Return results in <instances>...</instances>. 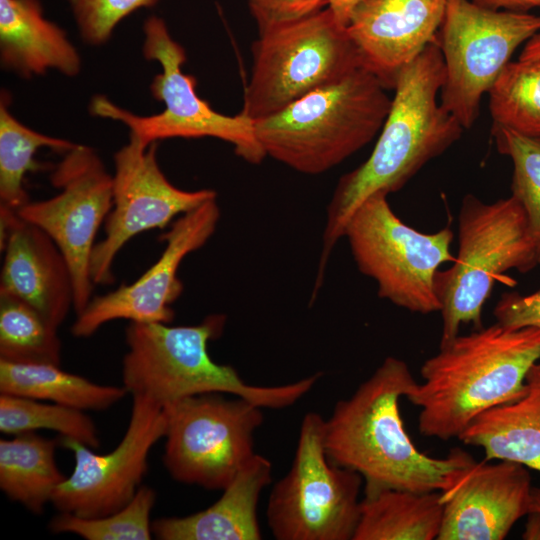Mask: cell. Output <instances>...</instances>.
Instances as JSON below:
<instances>
[{
    "mask_svg": "<svg viewBox=\"0 0 540 540\" xmlns=\"http://www.w3.org/2000/svg\"><path fill=\"white\" fill-rule=\"evenodd\" d=\"M6 93L0 101V205L17 211L28 203L24 188L27 172L42 168L34 160L42 147L65 153L76 144L34 131L19 122L8 109Z\"/></svg>",
    "mask_w": 540,
    "mask_h": 540,
    "instance_id": "obj_26",
    "label": "cell"
},
{
    "mask_svg": "<svg viewBox=\"0 0 540 540\" xmlns=\"http://www.w3.org/2000/svg\"><path fill=\"white\" fill-rule=\"evenodd\" d=\"M540 513V487H533L530 494L529 513Z\"/></svg>",
    "mask_w": 540,
    "mask_h": 540,
    "instance_id": "obj_39",
    "label": "cell"
},
{
    "mask_svg": "<svg viewBox=\"0 0 540 540\" xmlns=\"http://www.w3.org/2000/svg\"><path fill=\"white\" fill-rule=\"evenodd\" d=\"M114 166L113 206L104 222V237L95 243L90 261L95 285L114 282V260L130 239L164 229L217 196L211 189L187 191L170 183L157 161V142L145 145L130 136L114 155Z\"/></svg>",
    "mask_w": 540,
    "mask_h": 540,
    "instance_id": "obj_14",
    "label": "cell"
},
{
    "mask_svg": "<svg viewBox=\"0 0 540 540\" xmlns=\"http://www.w3.org/2000/svg\"><path fill=\"white\" fill-rule=\"evenodd\" d=\"M539 360V327L495 322L441 343L421 366L423 381L405 397L420 408V433L458 439L483 412L523 396L527 374Z\"/></svg>",
    "mask_w": 540,
    "mask_h": 540,
    "instance_id": "obj_3",
    "label": "cell"
},
{
    "mask_svg": "<svg viewBox=\"0 0 540 540\" xmlns=\"http://www.w3.org/2000/svg\"><path fill=\"white\" fill-rule=\"evenodd\" d=\"M241 113L270 116L309 92L360 67V53L329 7L301 21L259 35Z\"/></svg>",
    "mask_w": 540,
    "mask_h": 540,
    "instance_id": "obj_7",
    "label": "cell"
},
{
    "mask_svg": "<svg viewBox=\"0 0 540 540\" xmlns=\"http://www.w3.org/2000/svg\"><path fill=\"white\" fill-rule=\"evenodd\" d=\"M475 4L495 11L528 12L540 7V0H471Z\"/></svg>",
    "mask_w": 540,
    "mask_h": 540,
    "instance_id": "obj_35",
    "label": "cell"
},
{
    "mask_svg": "<svg viewBox=\"0 0 540 540\" xmlns=\"http://www.w3.org/2000/svg\"><path fill=\"white\" fill-rule=\"evenodd\" d=\"M522 533L524 540H540V513L530 512Z\"/></svg>",
    "mask_w": 540,
    "mask_h": 540,
    "instance_id": "obj_37",
    "label": "cell"
},
{
    "mask_svg": "<svg viewBox=\"0 0 540 540\" xmlns=\"http://www.w3.org/2000/svg\"><path fill=\"white\" fill-rule=\"evenodd\" d=\"M445 65L437 43L428 44L398 75L389 113L369 158L338 181L327 207L314 290L345 227L376 192L401 190L429 161L443 154L464 128L438 101Z\"/></svg>",
    "mask_w": 540,
    "mask_h": 540,
    "instance_id": "obj_1",
    "label": "cell"
},
{
    "mask_svg": "<svg viewBox=\"0 0 540 540\" xmlns=\"http://www.w3.org/2000/svg\"><path fill=\"white\" fill-rule=\"evenodd\" d=\"M360 0H330L329 8L344 26H347L350 15Z\"/></svg>",
    "mask_w": 540,
    "mask_h": 540,
    "instance_id": "obj_36",
    "label": "cell"
},
{
    "mask_svg": "<svg viewBox=\"0 0 540 540\" xmlns=\"http://www.w3.org/2000/svg\"><path fill=\"white\" fill-rule=\"evenodd\" d=\"M2 65L20 76L80 71L81 61L63 29L47 20L38 0H0Z\"/></svg>",
    "mask_w": 540,
    "mask_h": 540,
    "instance_id": "obj_21",
    "label": "cell"
},
{
    "mask_svg": "<svg viewBox=\"0 0 540 540\" xmlns=\"http://www.w3.org/2000/svg\"><path fill=\"white\" fill-rule=\"evenodd\" d=\"M164 406L133 396L131 415L120 443L109 453L96 454L70 438L60 443L71 450L75 465L56 489L51 503L59 512L84 518L102 517L125 507L141 487L152 447L164 438Z\"/></svg>",
    "mask_w": 540,
    "mask_h": 540,
    "instance_id": "obj_15",
    "label": "cell"
},
{
    "mask_svg": "<svg viewBox=\"0 0 540 540\" xmlns=\"http://www.w3.org/2000/svg\"><path fill=\"white\" fill-rule=\"evenodd\" d=\"M458 230L453 265L436 275L442 315L440 344L456 337L461 324L483 327V305L504 272L526 273L539 264L525 211L512 194L492 203L465 195Z\"/></svg>",
    "mask_w": 540,
    "mask_h": 540,
    "instance_id": "obj_6",
    "label": "cell"
},
{
    "mask_svg": "<svg viewBox=\"0 0 540 540\" xmlns=\"http://www.w3.org/2000/svg\"><path fill=\"white\" fill-rule=\"evenodd\" d=\"M225 323L223 314L187 326L130 322L125 330L123 387L132 397L162 406L190 396L228 393L261 408L283 409L305 396L320 378L317 373L273 386L245 382L232 366L216 363L209 355L208 344L222 334Z\"/></svg>",
    "mask_w": 540,
    "mask_h": 540,
    "instance_id": "obj_4",
    "label": "cell"
},
{
    "mask_svg": "<svg viewBox=\"0 0 540 540\" xmlns=\"http://www.w3.org/2000/svg\"><path fill=\"white\" fill-rule=\"evenodd\" d=\"M0 248V293L25 302L58 329L74 308L75 293L71 268L57 244L15 210L0 205Z\"/></svg>",
    "mask_w": 540,
    "mask_h": 540,
    "instance_id": "obj_18",
    "label": "cell"
},
{
    "mask_svg": "<svg viewBox=\"0 0 540 540\" xmlns=\"http://www.w3.org/2000/svg\"><path fill=\"white\" fill-rule=\"evenodd\" d=\"M387 195L376 192L354 211L346 238L358 270L373 279L378 296L410 312L441 311L436 275L453 262V232L445 227L423 233L405 224L392 210Z\"/></svg>",
    "mask_w": 540,
    "mask_h": 540,
    "instance_id": "obj_8",
    "label": "cell"
},
{
    "mask_svg": "<svg viewBox=\"0 0 540 540\" xmlns=\"http://www.w3.org/2000/svg\"><path fill=\"white\" fill-rule=\"evenodd\" d=\"M540 32V15L495 11L447 0L437 43L445 65L440 104L464 129L476 122L484 94L523 43Z\"/></svg>",
    "mask_w": 540,
    "mask_h": 540,
    "instance_id": "obj_11",
    "label": "cell"
},
{
    "mask_svg": "<svg viewBox=\"0 0 540 540\" xmlns=\"http://www.w3.org/2000/svg\"><path fill=\"white\" fill-rule=\"evenodd\" d=\"M50 429L62 437L74 439L90 448H98L100 439L93 420L83 410L21 396L0 394V431L22 434Z\"/></svg>",
    "mask_w": 540,
    "mask_h": 540,
    "instance_id": "obj_29",
    "label": "cell"
},
{
    "mask_svg": "<svg viewBox=\"0 0 540 540\" xmlns=\"http://www.w3.org/2000/svg\"><path fill=\"white\" fill-rule=\"evenodd\" d=\"M488 95L493 124L540 138V58L507 63Z\"/></svg>",
    "mask_w": 540,
    "mask_h": 540,
    "instance_id": "obj_27",
    "label": "cell"
},
{
    "mask_svg": "<svg viewBox=\"0 0 540 540\" xmlns=\"http://www.w3.org/2000/svg\"><path fill=\"white\" fill-rule=\"evenodd\" d=\"M535 58H540V32L536 33L525 43L518 59L525 60Z\"/></svg>",
    "mask_w": 540,
    "mask_h": 540,
    "instance_id": "obj_38",
    "label": "cell"
},
{
    "mask_svg": "<svg viewBox=\"0 0 540 540\" xmlns=\"http://www.w3.org/2000/svg\"><path fill=\"white\" fill-rule=\"evenodd\" d=\"M447 0H360L347 30L363 67L387 89L430 43L437 40Z\"/></svg>",
    "mask_w": 540,
    "mask_h": 540,
    "instance_id": "obj_19",
    "label": "cell"
},
{
    "mask_svg": "<svg viewBox=\"0 0 540 540\" xmlns=\"http://www.w3.org/2000/svg\"><path fill=\"white\" fill-rule=\"evenodd\" d=\"M164 408L163 463L174 480L223 490L254 456V435L263 423L260 406L241 397L208 393Z\"/></svg>",
    "mask_w": 540,
    "mask_h": 540,
    "instance_id": "obj_12",
    "label": "cell"
},
{
    "mask_svg": "<svg viewBox=\"0 0 540 540\" xmlns=\"http://www.w3.org/2000/svg\"><path fill=\"white\" fill-rule=\"evenodd\" d=\"M259 35L301 21L329 6L330 0H248Z\"/></svg>",
    "mask_w": 540,
    "mask_h": 540,
    "instance_id": "obj_33",
    "label": "cell"
},
{
    "mask_svg": "<svg viewBox=\"0 0 540 540\" xmlns=\"http://www.w3.org/2000/svg\"><path fill=\"white\" fill-rule=\"evenodd\" d=\"M363 478L333 463L324 446V418L306 413L287 474L269 495L266 519L277 540H352Z\"/></svg>",
    "mask_w": 540,
    "mask_h": 540,
    "instance_id": "obj_10",
    "label": "cell"
},
{
    "mask_svg": "<svg viewBox=\"0 0 540 540\" xmlns=\"http://www.w3.org/2000/svg\"><path fill=\"white\" fill-rule=\"evenodd\" d=\"M51 173L59 192L29 201L18 216L46 232L64 254L73 275L74 310L78 315L92 299L90 261L96 234L113 206V176L90 147L76 144Z\"/></svg>",
    "mask_w": 540,
    "mask_h": 540,
    "instance_id": "obj_13",
    "label": "cell"
},
{
    "mask_svg": "<svg viewBox=\"0 0 540 540\" xmlns=\"http://www.w3.org/2000/svg\"><path fill=\"white\" fill-rule=\"evenodd\" d=\"M82 38L91 45L105 43L118 23L157 0H68Z\"/></svg>",
    "mask_w": 540,
    "mask_h": 540,
    "instance_id": "obj_32",
    "label": "cell"
},
{
    "mask_svg": "<svg viewBox=\"0 0 540 540\" xmlns=\"http://www.w3.org/2000/svg\"><path fill=\"white\" fill-rule=\"evenodd\" d=\"M271 479V461L255 453L215 503L188 516L154 520L152 532L161 540L262 539L257 506Z\"/></svg>",
    "mask_w": 540,
    "mask_h": 540,
    "instance_id": "obj_20",
    "label": "cell"
},
{
    "mask_svg": "<svg viewBox=\"0 0 540 540\" xmlns=\"http://www.w3.org/2000/svg\"><path fill=\"white\" fill-rule=\"evenodd\" d=\"M156 493L141 486L133 499L117 512L84 518L59 512L49 523L53 533H72L87 540H149L153 534L150 514Z\"/></svg>",
    "mask_w": 540,
    "mask_h": 540,
    "instance_id": "obj_30",
    "label": "cell"
},
{
    "mask_svg": "<svg viewBox=\"0 0 540 540\" xmlns=\"http://www.w3.org/2000/svg\"><path fill=\"white\" fill-rule=\"evenodd\" d=\"M458 439L481 447L486 461H511L540 472V363L529 370L523 396L483 412Z\"/></svg>",
    "mask_w": 540,
    "mask_h": 540,
    "instance_id": "obj_22",
    "label": "cell"
},
{
    "mask_svg": "<svg viewBox=\"0 0 540 540\" xmlns=\"http://www.w3.org/2000/svg\"><path fill=\"white\" fill-rule=\"evenodd\" d=\"M216 198L179 216L160 236L165 248L158 260L136 281L94 296L71 327L75 337L86 338L113 320L138 323H170L171 305L180 297L183 284L178 269L184 258L203 247L220 219Z\"/></svg>",
    "mask_w": 540,
    "mask_h": 540,
    "instance_id": "obj_16",
    "label": "cell"
},
{
    "mask_svg": "<svg viewBox=\"0 0 540 540\" xmlns=\"http://www.w3.org/2000/svg\"><path fill=\"white\" fill-rule=\"evenodd\" d=\"M365 67L254 120L266 156L308 175L337 166L381 130L392 98Z\"/></svg>",
    "mask_w": 540,
    "mask_h": 540,
    "instance_id": "obj_5",
    "label": "cell"
},
{
    "mask_svg": "<svg viewBox=\"0 0 540 540\" xmlns=\"http://www.w3.org/2000/svg\"><path fill=\"white\" fill-rule=\"evenodd\" d=\"M127 390L101 385L63 371L59 365L0 360V394L51 401L80 410H106Z\"/></svg>",
    "mask_w": 540,
    "mask_h": 540,
    "instance_id": "obj_25",
    "label": "cell"
},
{
    "mask_svg": "<svg viewBox=\"0 0 540 540\" xmlns=\"http://www.w3.org/2000/svg\"><path fill=\"white\" fill-rule=\"evenodd\" d=\"M57 328L25 302L0 293V360L15 363H61Z\"/></svg>",
    "mask_w": 540,
    "mask_h": 540,
    "instance_id": "obj_28",
    "label": "cell"
},
{
    "mask_svg": "<svg viewBox=\"0 0 540 540\" xmlns=\"http://www.w3.org/2000/svg\"><path fill=\"white\" fill-rule=\"evenodd\" d=\"M58 441L34 432L0 441V489L34 514H41L66 479L55 460Z\"/></svg>",
    "mask_w": 540,
    "mask_h": 540,
    "instance_id": "obj_24",
    "label": "cell"
},
{
    "mask_svg": "<svg viewBox=\"0 0 540 540\" xmlns=\"http://www.w3.org/2000/svg\"><path fill=\"white\" fill-rule=\"evenodd\" d=\"M493 314L496 322L509 328H540V289L528 295L502 294Z\"/></svg>",
    "mask_w": 540,
    "mask_h": 540,
    "instance_id": "obj_34",
    "label": "cell"
},
{
    "mask_svg": "<svg viewBox=\"0 0 540 540\" xmlns=\"http://www.w3.org/2000/svg\"><path fill=\"white\" fill-rule=\"evenodd\" d=\"M143 29V54L162 68L150 89L153 97L164 104V110L139 116L104 96H96L91 101V113L122 122L129 128L130 136L145 145L168 138L213 137L232 144L235 153L245 161L261 163L266 154L255 136L254 120L241 112L235 116L218 113L198 96L196 79L182 71L185 50L171 37L161 18H147Z\"/></svg>",
    "mask_w": 540,
    "mask_h": 540,
    "instance_id": "obj_9",
    "label": "cell"
},
{
    "mask_svg": "<svg viewBox=\"0 0 540 540\" xmlns=\"http://www.w3.org/2000/svg\"><path fill=\"white\" fill-rule=\"evenodd\" d=\"M444 504L440 491H364L352 540H434Z\"/></svg>",
    "mask_w": 540,
    "mask_h": 540,
    "instance_id": "obj_23",
    "label": "cell"
},
{
    "mask_svg": "<svg viewBox=\"0 0 540 540\" xmlns=\"http://www.w3.org/2000/svg\"><path fill=\"white\" fill-rule=\"evenodd\" d=\"M497 150L513 163L512 195L521 203L540 264V138L492 124Z\"/></svg>",
    "mask_w": 540,
    "mask_h": 540,
    "instance_id": "obj_31",
    "label": "cell"
},
{
    "mask_svg": "<svg viewBox=\"0 0 540 540\" xmlns=\"http://www.w3.org/2000/svg\"><path fill=\"white\" fill-rule=\"evenodd\" d=\"M531 476L522 464L474 462L448 490L438 540H502L529 513Z\"/></svg>",
    "mask_w": 540,
    "mask_h": 540,
    "instance_id": "obj_17",
    "label": "cell"
},
{
    "mask_svg": "<svg viewBox=\"0 0 540 540\" xmlns=\"http://www.w3.org/2000/svg\"><path fill=\"white\" fill-rule=\"evenodd\" d=\"M415 383L407 363L389 356L324 419L329 459L357 472L364 491L444 492L475 462L460 448L436 458L414 445L404 428L399 403Z\"/></svg>",
    "mask_w": 540,
    "mask_h": 540,
    "instance_id": "obj_2",
    "label": "cell"
}]
</instances>
